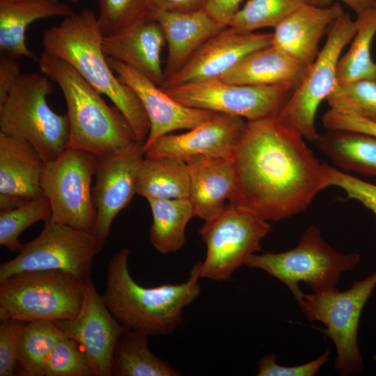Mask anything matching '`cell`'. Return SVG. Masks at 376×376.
Segmentation results:
<instances>
[{"label": "cell", "instance_id": "obj_1", "mask_svg": "<svg viewBox=\"0 0 376 376\" xmlns=\"http://www.w3.org/2000/svg\"><path fill=\"white\" fill-rule=\"evenodd\" d=\"M304 139L279 115L246 121L233 157L235 185L229 203L267 221L306 210L328 185L322 164Z\"/></svg>", "mask_w": 376, "mask_h": 376}, {"label": "cell", "instance_id": "obj_2", "mask_svg": "<svg viewBox=\"0 0 376 376\" xmlns=\"http://www.w3.org/2000/svg\"><path fill=\"white\" fill-rule=\"evenodd\" d=\"M130 250L123 248L110 259L103 299L111 313L127 329L148 336L173 334L182 321L185 308L199 296L201 262L191 268L187 281L145 288L128 269Z\"/></svg>", "mask_w": 376, "mask_h": 376}, {"label": "cell", "instance_id": "obj_3", "mask_svg": "<svg viewBox=\"0 0 376 376\" xmlns=\"http://www.w3.org/2000/svg\"><path fill=\"white\" fill-rule=\"evenodd\" d=\"M44 52L69 63L95 89L107 96L124 115L141 143L150 123L134 91L117 78L102 51V35L92 10L64 17L46 30L42 38Z\"/></svg>", "mask_w": 376, "mask_h": 376}, {"label": "cell", "instance_id": "obj_4", "mask_svg": "<svg viewBox=\"0 0 376 376\" xmlns=\"http://www.w3.org/2000/svg\"><path fill=\"white\" fill-rule=\"evenodd\" d=\"M38 63L41 73L58 84L65 100L69 123L67 148L100 159L141 143L121 111L116 106H109L101 93L69 63L44 51Z\"/></svg>", "mask_w": 376, "mask_h": 376}, {"label": "cell", "instance_id": "obj_5", "mask_svg": "<svg viewBox=\"0 0 376 376\" xmlns=\"http://www.w3.org/2000/svg\"><path fill=\"white\" fill-rule=\"evenodd\" d=\"M43 74H21L0 104V132L29 142L44 162L68 147V116L55 113L47 97L53 87Z\"/></svg>", "mask_w": 376, "mask_h": 376}, {"label": "cell", "instance_id": "obj_6", "mask_svg": "<svg viewBox=\"0 0 376 376\" xmlns=\"http://www.w3.org/2000/svg\"><path fill=\"white\" fill-rule=\"evenodd\" d=\"M360 258L357 253L343 254L336 251L322 238L319 228L311 226L295 248L254 253L245 265L260 269L283 283L297 301L304 293L299 282L306 283L313 292L336 289L341 274L354 269Z\"/></svg>", "mask_w": 376, "mask_h": 376}, {"label": "cell", "instance_id": "obj_7", "mask_svg": "<svg viewBox=\"0 0 376 376\" xmlns=\"http://www.w3.org/2000/svg\"><path fill=\"white\" fill-rule=\"evenodd\" d=\"M86 281L62 271H30L0 281V306L25 322L71 319L79 313Z\"/></svg>", "mask_w": 376, "mask_h": 376}, {"label": "cell", "instance_id": "obj_8", "mask_svg": "<svg viewBox=\"0 0 376 376\" xmlns=\"http://www.w3.org/2000/svg\"><path fill=\"white\" fill-rule=\"evenodd\" d=\"M376 287V271L353 282L345 290L337 288L311 294L303 293L297 303L307 319L322 322L335 344V369L342 375L359 373L363 367L357 331L363 308Z\"/></svg>", "mask_w": 376, "mask_h": 376}, {"label": "cell", "instance_id": "obj_9", "mask_svg": "<svg viewBox=\"0 0 376 376\" xmlns=\"http://www.w3.org/2000/svg\"><path fill=\"white\" fill-rule=\"evenodd\" d=\"M102 249L92 233L49 219L37 237L22 244L14 258L1 264L0 281L23 272L52 270L87 280L94 258Z\"/></svg>", "mask_w": 376, "mask_h": 376}, {"label": "cell", "instance_id": "obj_10", "mask_svg": "<svg viewBox=\"0 0 376 376\" xmlns=\"http://www.w3.org/2000/svg\"><path fill=\"white\" fill-rule=\"evenodd\" d=\"M97 162L94 155L69 148L45 162L40 186L50 202L52 221L92 232L95 210L91 184Z\"/></svg>", "mask_w": 376, "mask_h": 376}, {"label": "cell", "instance_id": "obj_11", "mask_svg": "<svg viewBox=\"0 0 376 376\" xmlns=\"http://www.w3.org/2000/svg\"><path fill=\"white\" fill-rule=\"evenodd\" d=\"M357 28V19L345 12L333 22L322 49L278 114L292 124L307 140L315 142L320 136L315 125L317 111L338 84L340 56L352 40Z\"/></svg>", "mask_w": 376, "mask_h": 376}, {"label": "cell", "instance_id": "obj_12", "mask_svg": "<svg viewBox=\"0 0 376 376\" xmlns=\"http://www.w3.org/2000/svg\"><path fill=\"white\" fill-rule=\"evenodd\" d=\"M272 230L268 221L229 203L213 219L205 222L199 234L207 251L200 275L226 281L260 249L261 240Z\"/></svg>", "mask_w": 376, "mask_h": 376}, {"label": "cell", "instance_id": "obj_13", "mask_svg": "<svg viewBox=\"0 0 376 376\" xmlns=\"http://www.w3.org/2000/svg\"><path fill=\"white\" fill-rule=\"evenodd\" d=\"M295 89L289 85L235 84L217 79L162 90L185 106L255 121L277 116Z\"/></svg>", "mask_w": 376, "mask_h": 376}, {"label": "cell", "instance_id": "obj_14", "mask_svg": "<svg viewBox=\"0 0 376 376\" xmlns=\"http://www.w3.org/2000/svg\"><path fill=\"white\" fill-rule=\"evenodd\" d=\"M55 322L65 336L81 347L96 376H111L114 348L127 328L111 313L91 278L86 281L84 298L77 315Z\"/></svg>", "mask_w": 376, "mask_h": 376}, {"label": "cell", "instance_id": "obj_15", "mask_svg": "<svg viewBox=\"0 0 376 376\" xmlns=\"http://www.w3.org/2000/svg\"><path fill=\"white\" fill-rule=\"evenodd\" d=\"M272 33H242L226 26L205 42L161 88L217 80L249 54L272 45Z\"/></svg>", "mask_w": 376, "mask_h": 376}, {"label": "cell", "instance_id": "obj_16", "mask_svg": "<svg viewBox=\"0 0 376 376\" xmlns=\"http://www.w3.org/2000/svg\"><path fill=\"white\" fill-rule=\"evenodd\" d=\"M143 145L98 159L92 190L95 220L91 233L102 246L110 234L113 221L136 194L137 171L145 155Z\"/></svg>", "mask_w": 376, "mask_h": 376}, {"label": "cell", "instance_id": "obj_17", "mask_svg": "<svg viewBox=\"0 0 376 376\" xmlns=\"http://www.w3.org/2000/svg\"><path fill=\"white\" fill-rule=\"evenodd\" d=\"M107 59L119 81L139 97L149 118L150 128L143 145L144 152L160 136L175 130L194 129L217 113L185 106L141 73L116 59Z\"/></svg>", "mask_w": 376, "mask_h": 376}, {"label": "cell", "instance_id": "obj_18", "mask_svg": "<svg viewBox=\"0 0 376 376\" xmlns=\"http://www.w3.org/2000/svg\"><path fill=\"white\" fill-rule=\"evenodd\" d=\"M246 125L243 118L216 113L212 118L186 133H169L160 136L146 150L144 156L233 158Z\"/></svg>", "mask_w": 376, "mask_h": 376}, {"label": "cell", "instance_id": "obj_19", "mask_svg": "<svg viewBox=\"0 0 376 376\" xmlns=\"http://www.w3.org/2000/svg\"><path fill=\"white\" fill-rule=\"evenodd\" d=\"M165 43L162 26L152 13L116 35L102 37V51L106 57L128 65L161 87L165 79L162 64Z\"/></svg>", "mask_w": 376, "mask_h": 376}, {"label": "cell", "instance_id": "obj_20", "mask_svg": "<svg viewBox=\"0 0 376 376\" xmlns=\"http://www.w3.org/2000/svg\"><path fill=\"white\" fill-rule=\"evenodd\" d=\"M344 12L339 2L304 4L274 29L272 45L309 68L319 54L321 38Z\"/></svg>", "mask_w": 376, "mask_h": 376}, {"label": "cell", "instance_id": "obj_21", "mask_svg": "<svg viewBox=\"0 0 376 376\" xmlns=\"http://www.w3.org/2000/svg\"><path fill=\"white\" fill-rule=\"evenodd\" d=\"M153 15L162 26L167 45L164 81L177 72L205 42L226 27L204 9L186 13L153 9Z\"/></svg>", "mask_w": 376, "mask_h": 376}, {"label": "cell", "instance_id": "obj_22", "mask_svg": "<svg viewBox=\"0 0 376 376\" xmlns=\"http://www.w3.org/2000/svg\"><path fill=\"white\" fill-rule=\"evenodd\" d=\"M190 178L189 200L194 216L209 221L225 208L235 185L233 158L194 155L184 159Z\"/></svg>", "mask_w": 376, "mask_h": 376}, {"label": "cell", "instance_id": "obj_23", "mask_svg": "<svg viewBox=\"0 0 376 376\" xmlns=\"http://www.w3.org/2000/svg\"><path fill=\"white\" fill-rule=\"evenodd\" d=\"M44 163L29 142L0 132V196L27 200L42 196Z\"/></svg>", "mask_w": 376, "mask_h": 376}, {"label": "cell", "instance_id": "obj_24", "mask_svg": "<svg viewBox=\"0 0 376 376\" xmlns=\"http://www.w3.org/2000/svg\"><path fill=\"white\" fill-rule=\"evenodd\" d=\"M74 14L70 6L50 0H0V54L13 58L25 56L38 61L26 44L29 24L39 19Z\"/></svg>", "mask_w": 376, "mask_h": 376}, {"label": "cell", "instance_id": "obj_25", "mask_svg": "<svg viewBox=\"0 0 376 376\" xmlns=\"http://www.w3.org/2000/svg\"><path fill=\"white\" fill-rule=\"evenodd\" d=\"M308 68L271 45L246 56L219 80L235 84L289 85L296 88Z\"/></svg>", "mask_w": 376, "mask_h": 376}, {"label": "cell", "instance_id": "obj_26", "mask_svg": "<svg viewBox=\"0 0 376 376\" xmlns=\"http://www.w3.org/2000/svg\"><path fill=\"white\" fill-rule=\"evenodd\" d=\"M136 193L146 200L189 198L190 178L186 161L173 156H144L137 171Z\"/></svg>", "mask_w": 376, "mask_h": 376}, {"label": "cell", "instance_id": "obj_27", "mask_svg": "<svg viewBox=\"0 0 376 376\" xmlns=\"http://www.w3.org/2000/svg\"><path fill=\"white\" fill-rule=\"evenodd\" d=\"M315 143L343 170L376 177V136L354 130H331Z\"/></svg>", "mask_w": 376, "mask_h": 376}, {"label": "cell", "instance_id": "obj_28", "mask_svg": "<svg viewBox=\"0 0 376 376\" xmlns=\"http://www.w3.org/2000/svg\"><path fill=\"white\" fill-rule=\"evenodd\" d=\"M111 375L178 376L180 373L154 354L148 346V334L127 329L114 348Z\"/></svg>", "mask_w": 376, "mask_h": 376}, {"label": "cell", "instance_id": "obj_29", "mask_svg": "<svg viewBox=\"0 0 376 376\" xmlns=\"http://www.w3.org/2000/svg\"><path fill=\"white\" fill-rule=\"evenodd\" d=\"M152 222L149 239L155 250L167 254L186 243L185 228L194 212L189 198L149 199Z\"/></svg>", "mask_w": 376, "mask_h": 376}, {"label": "cell", "instance_id": "obj_30", "mask_svg": "<svg viewBox=\"0 0 376 376\" xmlns=\"http://www.w3.org/2000/svg\"><path fill=\"white\" fill-rule=\"evenodd\" d=\"M356 19L357 31L350 47L338 63V84L363 80L376 83V61L373 60L370 54L376 34V8L357 16Z\"/></svg>", "mask_w": 376, "mask_h": 376}, {"label": "cell", "instance_id": "obj_31", "mask_svg": "<svg viewBox=\"0 0 376 376\" xmlns=\"http://www.w3.org/2000/svg\"><path fill=\"white\" fill-rule=\"evenodd\" d=\"M55 322H26L19 342L15 373L20 376H44L47 360L63 336Z\"/></svg>", "mask_w": 376, "mask_h": 376}, {"label": "cell", "instance_id": "obj_32", "mask_svg": "<svg viewBox=\"0 0 376 376\" xmlns=\"http://www.w3.org/2000/svg\"><path fill=\"white\" fill-rule=\"evenodd\" d=\"M314 0H249L233 16L228 26L242 33L263 28L274 29L292 12Z\"/></svg>", "mask_w": 376, "mask_h": 376}, {"label": "cell", "instance_id": "obj_33", "mask_svg": "<svg viewBox=\"0 0 376 376\" xmlns=\"http://www.w3.org/2000/svg\"><path fill=\"white\" fill-rule=\"evenodd\" d=\"M51 216L50 202L44 195L0 210V244L10 251H18L22 233L37 221H48Z\"/></svg>", "mask_w": 376, "mask_h": 376}, {"label": "cell", "instance_id": "obj_34", "mask_svg": "<svg viewBox=\"0 0 376 376\" xmlns=\"http://www.w3.org/2000/svg\"><path fill=\"white\" fill-rule=\"evenodd\" d=\"M97 17L102 37L116 35L150 16V0H99Z\"/></svg>", "mask_w": 376, "mask_h": 376}, {"label": "cell", "instance_id": "obj_35", "mask_svg": "<svg viewBox=\"0 0 376 376\" xmlns=\"http://www.w3.org/2000/svg\"><path fill=\"white\" fill-rule=\"evenodd\" d=\"M329 108L376 123V83L358 81L337 84L326 99Z\"/></svg>", "mask_w": 376, "mask_h": 376}, {"label": "cell", "instance_id": "obj_36", "mask_svg": "<svg viewBox=\"0 0 376 376\" xmlns=\"http://www.w3.org/2000/svg\"><path fill=\"white\" fill-rule=\"evenodd\" d=\"M44 376H96L81 347L63 335L52 349L45 366Z\"/></svg>", "mask_w": 376, "mask_h": 376}, {"label": "cell", "instance_id": "obj_37", "mask_svg": "<svg viewBox=\"0 0 376 376\" xmlns=\"http://www.w3.org/2000/svg\"><path fill=\"white\" fill-rule=\"evenodd\" d=\"M323 172L328 187L342 189L351 199L360 202L376 217V185L340 171L326 164H322Z\"/></svg>", "mask_w": 376, "mask_h": 376}, {"label": "cell", "instance_id": "obj_38", "mask_svg": "<svg viewBox=\"0 0 376 376\" xmlns=\"http://www.w3.org/2000/svg\"><path fill=\"white\" fill-rule=\"evenodd\" d=\"M25 323L13 318L0 323V376L15 375L19 342Z\"/></svg>", "mask_w": 376, "mask_h": 376}, {"label": "cell", "instance_id": "obj_39", "mask_svg": "<svg viewBox=\"0 0 376 376\" xmlns=\"http://www.w3.org/2000/svg\"><path fill=\"white\" fill-rule=\"evenodd\" d=\"M330 352L327 350L323 354L309 362L295 366H285L276 363V357L274 354L263 358L258 364V376H313L321 367L329 359Z\"/></svg>", "mask_w": 376, "mask_h": 376}, {"label": "cell", "instance_id": "obj_40", "mask_svg": "<svg viewBox=\"0 0 376 376\" xmlns=\"http://www.w3.org/2000/svg\"><path fill=\"white\" fill-rule=\"evenodd\" d=\"M322 121L327 130H354L376 136L375 123L343 111L329 108L323 115Z\"/></svg>", "mask_w": 376, "mask_h": 376}, {"label": "cell", "instance_id": "obj_41", "mask_svg": "<svg viewBox=\"0 0 376 376\" xmlns=\"http://www.w3.org/2000/svg\"><path fill=\"white\" fill-rule=\"evenodd\" d=\"M21 68L15 58L1 56L0 58V104L21 75Z\"/></svg>", "mask_w": 376, "mask_h": 376}, {"label": "cell", "instance_id": "obj_42", "mask_svg": "<svg viewBox=\"0 0 376 376\" xmlns=\"http://www.w3.org/2000/svg\"><path fill=\"white\" fill-rule=\"evenodd\" d=\"M242 0H207L203 9L213 19L228 26Z\"/></svg>", "mask_w": 376, "mask_h": 376}, {"label": "cell", "instance_id": "obj_43", "mask_svg": "<svg viewBox=\"0 0 376 376\" xmlns=\"http://www.w3.org/2000/svg\"><path fill=\"white\" fill-rule=\"evenodd\" d=\"M207 0H150L153 9L173 12H192L203 9Z\"/></svg>", "mask_w": 376, "mask_h": 376}, {"label": "cell", "instance_id": "obj_44", "mask_svg": "<svg viewBox=\"0 0 376 376\" xmlns=\"http://www.w3.org/2000/svg\"><path fill=\"white\" fill-rule=\"evenodd\" d=\"M317 5L326 6L333 1L343 3L352 9L357 16L373 8H376V0H314Z\"/></svg>", "mask_w": 376, "mask_h": 376}, {"label": "cell", "instance_id": "obj_45", "mask_svg": "<svg viewBox=\"0 0 376 376\" xmlns=\"http://www.w3.org/2000/svg\"><path fill=\"white\" fill-rule=\"evenodd\" d=\"M69 2H71V3H77L78 1V0H66Z\"/></svg>", "mask_w": 376, "mask_h": 376}, {"label": "cell", "instance_id": "obj_46", "mask_svg": "<svg viewBox=\"0 0 376 376\" xmlns=\"http://www.w3.org/2000/svg\"><path fill=\"white\" fill-rule=\"evenodd\" d=\"M50 1H58V0H50Z\"/></svg>", "mask_w": 376, "mask_h": 376}]
</instances>
